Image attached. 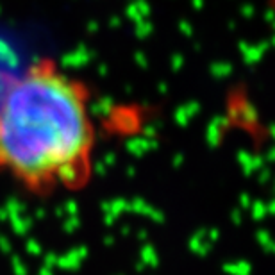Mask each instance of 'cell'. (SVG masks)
<instances>
[{"mask_svg":"<svg viewBox=\"0 0 275 275\" xmlns=\"http://www.w3.org/2000/svg\"><path fill=\"white\" fill-rule=\"evenodd\" d=\"M97 127L86 82L50 57L0 95V174L36 197L82 191L93 177Z\"/></svg>","mask_w":275,"mask_h":275,"instance_id":"6da1fadb","label":"cell"}]
</instances>
